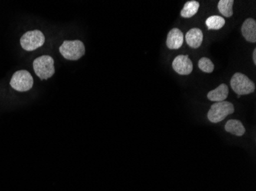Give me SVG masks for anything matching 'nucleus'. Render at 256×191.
<instances>
[{"label":"nucleus","instance_id":"8","mask_svg":"<svg viewBox=\"0 0 256 191\" xmlns=\"http://www.w3.org/2000/svg\"><path fill=\"white\" fill-rule=\"evenodd\" d=\"M184 43V34L179 28H174L168 33L166 46L171 50L179 49Z\"/></svg>","mask_w":256,"mask_h":191},{"label":"nucleus","instance_id":"5","mask_svg":"<svg viewBox=\"0 0 256 191\" xmlns=\"http://www.w3.org/2000/svg\"><path fill=\"white\" fill-rule=\"evenodd\" d=\"M44 36L40 30L30 31L20 38V44L25 51H32L42 47L44 43Z\"/></svg>","mask_w":256,"mask_h":191},{"label":"nucleus","instance_id":"10","mask_svg":"<svg viewBox=\"0 0 256 191\" xmlns=\"http://www.w3.org/2000/svg\"><path fill=\"white\" fill-rule=\"evenodd\" d=\"M202 41H204V34L200 28H192L186 34V41L190 47L194 49L200 47Z\"/></svg>","mask_w":256,"mask_h":191},{"label":"nucleus","instance_id":"2","mask_svg":"<svg viewBox=\"0 0 256 191\" xmlns=\"http://www.w3.org/2000/svg\"><path fill=\"white\" fill-rule=\"evenodd\" d=\"M235 112V108L232 103L228 101L218 102L211 106L208 110L207 117L212 123H218L224 121V119Z\"/></svg>","mask_w":256,"mask_h":191},{"label":"nucleus","instance_id":"6","mask_svg":"<svg viewBox=\"0 0 256 191\" xmlns=\"http://www.w3.org/2000/svg\"><path fill=\"white\" fill-rule=\"evenodd\" d=\"M10 86L18 92L28 91L33 87L32 76L27 70H18L12 77Z\"/></svg>","mask_w":256,"mask_h":191},{"label":"nucleus","instance_id":"12","mask_svg":"<svg viewBox=\"0 0 256 191\" xmlns=\"http://www.w3.org/2000/svg\"><path fill=\"white\" fill-rule=\"evenodd\" d=\"M225 129L227 133L236 136H242L246 133V129L242 123L237 119L228 120L225 125Z\"/></svg>","mask_w":256,"mask_h":191},{"label":"nucleus","instance_id":"1","mask_svg":"<svg viewBox=\"0 0 256 191\" xmlns=\"http://www.w3.org/2000/svg\"><path fill=\"white\" fill-rule=\"evenodd\" d=\"M54 59L51 56L44 55L37 57L33 61L34 73L42 80H47L54 75L56 69Z\"/></svg>","mask_w":256,"mask_h":191},{"label":"nucleus","instance_id":"17","mask_svg":"<svg viewBox=\"0 0 256 191\" xmlns=\"http://www.w3.org/2000/svg\"><path fill=\"white\" fill-rule=\"evenodd\" d=\"M252 60L254 64H256V49H254L252 52Z\"/></svg>","mask_w":256,"mask_h":191},{"label":"nucleus","instance_id":"3","mask_svg":"<svg viewBox=\"0 0 256 191\" xmlns=\"http://www.w3.org/2000/svg\"><path fill=\"white\" fill-rule=\"evenodd\" d=\"M62 55L70 61H77L86 54V47L79 40L64 41L60 47Z\"/></svg>","mask_w":256,"mask_h":191},{"label":"nucleus","instance_id":"7","mask_svg":"<svg viewBox=\"0 0 256 191\" xmlns=\"http://www.w3.org/2000/svg\"><path fill=\"white\" fill-rule=\"evenodd\" d=\"M172 68L180 75H189L192 71L194 64L188 55H178L172 61Z\"/></svg>","mask_w":256,"mask_h":191},{"label":"nucleus","instance_id":"4","mask_svg":"<svg viewBox=\"0 0 256 191\" xmlns=\"http://www.w3.org/2000/svg\"><path fill=\"white\" fill-rule=\"evenodd\" d=\"M232 89L236 94L248 95L252 93L256 90L254 82L252 81L245 74L236 73L230 81Z\"/></svg>","mask_w":256,"mask_h":191},{"label":"nucleus","instance_id":"9","mask_svg":"<svg viewBox=\"0 0 256 191\" xmlns=\"http://www.w3.org/2000/svg\"><path fill=\"white\" fill-rule=\"evenodd\" d=\"M242 34L248 42L256 43V21L253 18H247L242 25Z\"/></svg>","mask_w":256,"mask_h":191},{"label":"nucleus","instance_id":"11","mask_svg":"<svg viewBox=\"0 0 256 191\" xmlns=\"http://www.w3.org/2000/svg\"><path fill=\"white\" fill-rule=\"evenodd\" d=\"M228 96V86L225 83H222L215 90L208 92V94H207V98L210 101L218 103V102L225 101Z\"/></svg>","mask_w":256,"mask_h":191},{"label":"nucleus","instance_id":"13","mask_svg":"<svg viewBox=\"0 0 256 191\" xmlns=\"http://www.w3.org/2000/svg\"><path fill=\"white\" fill-rule=\"evenodd\" d=\"M200 3L197 1H189L186 2L184 8L181 10L180 15L184 18H189L195 15L199 10Z\"/></svg>","mask_w":256,"mask_h":191},{"label":"nucleus","instance_id":"15","mask_svg":"<svg viewBox=\"0 0 256 191\" xmlns=\"http://www.w3.org/2000/svg\"><path fill=\"white\" fill-rule=\"evenodd\" d=\"M226 21L222 17L218 15H212L208 17L206 21V25L208 30H218L222 28L225 25Z\"/></svg>","mask_w":256,"mask_h":191},{"label":"nucleus","instance_id":"14","mask_svg":"<svg viewBox=\"0 0 256 191\" xmlns=\"http://www.w3.org/2000/svg\"><path fill=\"white\" fill-rule=\"evenodd\" d=\"M234 0H220L218 3V11L225 17H231L234 15Z\"/></svg>","mask_w":256,"mask_h":191},{"label":"nucleus","instance_id":"16","mask_svg":"<svg viewBox=\"0 0 256 191\" xmlns=\"http://www.w3.org/2000/svg\"><path fill=\"white\" fill-rule=\"evenodd\" d=\"M198 67L202 71L208 73V74L212 73L214 70V63L212 62L210 59L207 58V57H202L200 59Z\"/></svg>","mask_w":256,"mask_h":191}]
</instances>
